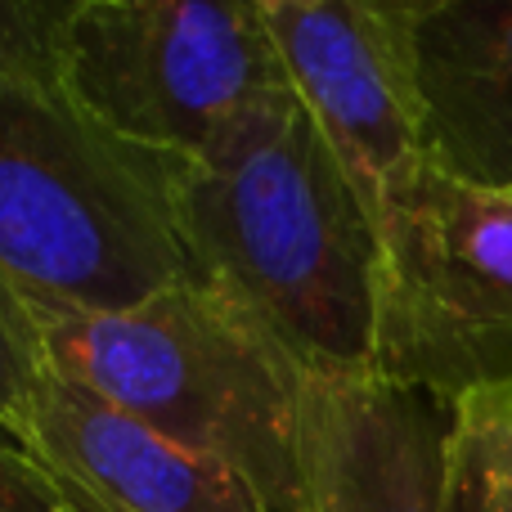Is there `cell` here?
I'll return each mask as SVG.
<instances>
[{"instance_id":"cell-1","label":"cell","mask_w":512,"mask_h":512,"mask_svg":"<svg viewBox=\"0 0 512 512\" xmlns=\"http://www.w3.org/2000/svg\"><path fill=\"white\" fill-rule=\"evenodd\" d=\"M171 221L194 274L256 310L306 369H373V221L292 86L176 158Z\"/></svg>"},{"instance_id":"cell-2","label":"cell","mask_w":512,"mask_h":512,"mask_svg":"<svg viewBox=\"0 0 512 512\" xmlns=\"http://www.w3.org/2000/svg\"><path fill=\"white\" fill-rule=\"evenodd\" d=\"M50 369L248 481L265 512H297L306 364L256 310L203 274L140 306L36 315Z\"/></svg>"},{"instance_id":"cell-3","label":"cell","mask_w":512,"mask_h":512,"mask_svg":"<svg viewBox=\"0 0 512 512\" xmlns=\"http://www.w3.org/2000/svg\"><path fill=\"white\" fill-rule=\"evenodd\" d=\"M171 167L95 126L63 86L0 90V279L36 315H99L194 274Z\"/></svg>"},{"instance_id":"cell-4","label":"cell","mask_w":512,"mask_h":512,"mask_svg":"<svg viewBox=\"0 0 512 512\" xmlns=\"http://www.w3.org/2000/svg\"><path fill=\"white\" fill-rule=\"evenodd\" d=\"M373 373L450 409L512 378V194L423 158L373 216Z\"/></svg>"},{"instance_id":"cell-5","label":"cell","mask_w":512,"mask_h":512,"mask_svg":"<svg viewBox=\"0 0 512 512\" xmlns=\"http://www.w3.org/2000/svg\"><path fill=\"white\" fill-rule=\"evenodd\" d=\"M63 95L108 135L198 158L288 72L261 0H72Z\"/></svg>"},{"instance_id":"cell-6","label":"cell","mask_w":512,"mask_h":512,"mask_svg":"<svg viewBox=\"0 0 512 512\" xmlns=\"http://www.w3.org/2000/svg\"><path fill=\"white\" fill-rule=\"evenodd\" d=\"M261 14L288 86L373 221L382 198L427 158L418 0H261Z\"/></svg>"},{"instance_id":"cell-7","label":"cell","mask_w":512,"mask_h":512,"mask_svg":"<svg viewBox=\"0 0 512 512\" xmlns=\"http://www.w3.org/2000/svg\"><path fill=\"white\" fill-rule=\"evenodd\" d=\"M441 409L373 369H310L297 414V512H445Z\"/></svg>"},{"instance_id":"cell-8","label":"cell","mask_w":512,"mask_h":512,"mask_svg":"<svg viewBox=\"0 0 512 512\" xmlns=\"http://www.w3.org/2000/svg\"><path fill=\"white\" fill-rule=\"evenodd\" d=\"M23 450L68 486L81 512H265L225 463L167 441L54 369Z\"/></svg>"},{"instance_id":"cell-9","label":"cell","mask_w":512,"mask_h":512,"mask_svg":"<svg viewBox=\"0 0 512 512\" xmlns=\"http://www.w3.org/2000/svg\"><path fill=\"white\" fill-rule=\"evenodd\" d=\"M427 158L512 194V0H418Z\"/></svg>"},{"instance_id":"cell-10","label":"cell","mask_w":512,"mask_h":512,"mask_svg":"<svg viewBox=\"0 0 512 512\" xmlns=\"http://www.w3.org/2000/svg\"><path fill=\"white\" fill-rule=\"evenodd\" d=\"M445 512H512V378L450 405Z\"/></svg>"},{"instance_id":"cell-11","label":"cell","mask_w":512,"mask_h":512,"mask_svg":"<svg viewBox=\"0 0 512 512\" xmlns=\"http://www.w3.org/2000/svg\"><path fill=\"white\" fill-rule=\"evenodd\" d=\"M72 0H0V90L63 86V27Z\"/></svg>"},{"instance_id":"cell-12","label":"cell","mask_w":512,"mask_h":512,"mask_svg":"<svg viewBox=\"0 0 512 512\" xmlns=\"http://www.w3.org/2000/svg\"><path fill=\"white\" fill-rule=\"evenodd\" d=\"M0 512H81V504L32 450L0 432Z\"/></svg>"}]
</instances>
